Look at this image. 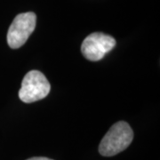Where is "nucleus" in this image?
<instances>
[{"label":"nucleus","instance_id":"nucleus-1","mask_svg":"<svg viewBox=\"0 0 160 160\" xmlns=\"http://www.w3.org/2000/svg\"><path fill=\"white\" fill-rule=\"evenodd\" d=\"M133 139L131 126L125 121H119L110 127L99 146L100 154L111 157L125 150Z\"/></svg>","mask_w":160,"mask_h":160},{"label":"nucleus","instance_id":"nucleus-2","mask_svg":"<svg viewBox=\"0 0 160 160\" xmlns=\"http://www.w3.org/2000/svg\"><path fill=\"white\" fill-rule=\"evenodd\" d=\"M51 90L46 76L38 70H30L25 75L19 91V98L25 103H32L46 98Z\"/></svg>","mask_w":160,"mask_h":160},{"label":"nucleus","instance_id":"nucleus-3","mask_svg":"<svg viewBox=\"0 0 160 160\" xmlns=\"http://www.w3.org/2000/svg\"><path fill=\"white\" fill-rule=\"evenodd\" d=\"M37 15L32 12H22L13 19L7 32V44L12 49L22 46L34 31Z\"/></svg>","mask_w":160,"mask_h":160},{"label":"nucleus","instance_id":"nucleus-4","mask_svg":"<svg viewBox=\"0 0 160 160\" xmlns=\"http://www.w3.org/2000/svg\"><path fill=\"white\" fill-rule=\"evenodd\" d=\"M116 46L114 38L102 32H94L87 36L82 43L81 52L84 57L97 62L102 60Z\"/></svg>","mask_w":160,"mask_h":160},{"label":"nucleus","instance_id":"nucleus-5","mask_svg":"<svg viewBox=\"0 0 160 160\" xmlns=\"http://www.w3.org/2000/svg\"><path fill=\"white\" fill-rule=\"evenodd\" d=\"M27 160H52L50 158H43V157H36V158H31Z\"/></svg>","mask_w":160,"mask_h":160}]
</instances>
